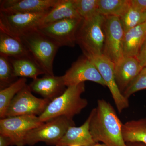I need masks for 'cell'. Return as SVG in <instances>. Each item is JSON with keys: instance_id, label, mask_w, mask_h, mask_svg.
Here are the masks:
<instances>
[{"instance_id": "6da1fadb", "label": "cell", "mask_w": 146, "mask_h": 146, "mask_svg": "<svg viewBox=\"0 0 146 146\" xmlns=\"http://www.w3.org/2000/svg\"><path fill=\"white\" fill-rule=\"evenodd\" d=\"M90 133L96 143L106 146H128L123 138L121 122L114 107L104 99H99L90 113Z\"/></svg>"}, {"instance_id": "7a4b0ae2", "label": "cell", "mask_w": 146, "mask_h": 146, "mask_svg": "<svg viewBox=\"0 0 146 146\" xmlns=\"http://www.w3.org/2000/svg\"><path fill=\"white\" fill-rule=\"evenodd\" d=\"M85 90L84 82L67 87L63 94L50 102L39 116L41 121L46 122L60 116L73 119L88 105L87 100L81 97Z\"/></svg>"}, {"instance_id": "3957f363", "label": "cell", "mask_w": 146, "mask_h": 146, "mask_svg": "<svg viewBox=\"0 0 146 146\" xmlns=\"http://www.w3.org/2000/svg\"><path fill=\"white\" fill-rule=\"evenodd\" d=\"M18 39L23 44L33 59L44 72L45 75L54 76V60L60 47L38 29L25 33Z\"/></svg>"}, {"instance_id": "277c9868", "label": "cell", "mask_w": 146, "mask_h": 146, "mask_svg": "<svg viewBox=\"0 0 146 146\" xmlns=\"http://www.w3.org/2000/svg\"><path fill=\"white\" fill-rule=\"evenodd\" d=\"M105 16L97 13L82 19L76 35V44L83 54H102L105 36L104 23Z\"/></svg>"}, {"instance_id": "5b68a950", "label": "cell", "mask_w": 146, "mask_h": 146, "mask_svg": "<svg viewBox=\"0 0 146 146\" xmlns=\"http://www.w3.org/2000/svg\"><path fill=\"white\" fill-rule=\"evenodd\" d=\"M50 10L34 13L0 11V31L18 39L25 33L40 27Z\"/></svg>"}, {"instance_id": "8992f818", "label": "cell", "mask_w": 146, "mask_h": 146, "mask_svg": "<svg viewBox=\"0 0 146 146\" xmlns=\"http://www.w3.org/2000/svg\"><path fill=\"white\" fill-rule=\"evenodd\" d=\"M72 126H75L72 118L65 116L54 118L30 131L26 137V145L33 146L43 142L48 145H56Z\"/></svg>"}, {"instance_id": "52a82bcc", "label": "cell", "mask_w": 146, "mask_h": 146, "mask_svg": "<svg viewBox=\"0 0 146 146\" xmlns=\"http://www.w3.org/2000/svg\"><path fill=\"white\" fill-rule=\"evenodd\" d=\"M43 123L35 115L6 117L0 120V134L10 138L11 146H24L28 133Z\"/></svg>"}, {"instance_id": "ba28073f", "label": "cell", "mask_w": 146, "mask_h": 146, "mask_svg": "<svg viewBox=\"0 0 146 146\" xmlns=\"http://www.w3.org/2000/svg\"><path fill=\"white\" fill-rule=\"evenodd\" d=\"M105 39L102 54L115 63L123 56V42L125 32L119 17L105 16Z\"/></svg>"}, {"instance_id": "9c48e42d", "label": "cell", "mask_w": 146, "mask_h": 146, "mask_svg": "<svg viewBox=\"0 0 146 146\" xmlns=\"http://www.w3.org/2000/svg\"><path fill=\"white\" fill-rule=\"evenodd\" d=\"M50 101L33 96L27 85L14 97L7 108L5 118L23 115H39L44 111Z\"/></svg>"}, {"instance_id": "30bf717a", "label": "cell", "mask_w": 146, "mask_h": 146, "mask_svg": "<svg viewBox=\"0 0 146 146\" xmlns=\"http://www.w3.org/2000/svg\"><path fill=\"white\" fill-rule=\"evenodd\" d=\"M91 60L99 72L109 89L118 111L121 113L129 106V100L124 96L116 83L115 64L103 54H84Z\"/></svg>"}, {"instance_id": "8fae6325", "label": "cell", "mask_w": 146, "mask_h": 146, "mask_svg": "<svg viewBox=\"0 0 146 146\" xmlns=\"http://www.w3.org/2000/svg\"><path fill=\"white\" fill-rule=\"evenodd\" d=\"M82 19L61 20L42 25L38 29L59 47H74L76 44L77 33Z\"/></svg>"}, {"instance_id": "7c38bea8", "label": "cell", "mask_w": 146, "mask_h": 146, "mask_svg": "<svg viewBox=\"0 0 146 146\" xmlns=\"http://www.w3.org/2000/svg\"><path fill=\"white\" fill-rule=\"evenodd\" d=\"M63 77L67 87L77 85L86 81L93 82L103 86H106L96 68L84 54L73 63Z\"/></svg>"}, {"instance_id": "4fadbf2b", "label": "cell", "mask_w": 146, "mask_h": 146, "mask_svg": "<svg viewBox=\"0 0 146 146\" xmlns=\"http://www.w3.org/2000/svg\"><path fill=\"white\" fill-rule=\"evenodd\" d=\"M58 0H3L0 11L7 13H34L50 10Z\"/></svg>"}, {"instance_id": "5bb4252c", "label": "cell", "mask_w": 146, "mask_h": 146, "mask_svg": "<svg viewBox=\"0 0 146 146\" xmlns=\"http://www.w3.org/2000/svg\"><path fill=\"white\" fill-rule=\"evenodd\" d=\"M143 68L137 58L132 56H123L115 63V80L122 94Z\"/></svg>"}, {"instance_id": "9a60e30c", "label": "cell", "mask_w": 146, "mask_h": 146, "mask_svg": "<svg viewBox=\"0 0 146 146\" xmlns=\"http://www.w3.org/2000/svg\"><path fill=\"white\" fill-rule=\"evenodd\" d=\"M29 86L32 91L50 101L60 96L66 89L63 76L45 75L41 78L33 80Z\"/></svg>"}, {"instance_id": "2e32d148", "label": "cell", "mask_w": 146, "mask_h": 146, "mask_svg": "<svg viewBox=\"0 0 146 146\" xmlns=\"http://www.w3.org/2000/svg\"><path fill=\"white\" fill-rule=\"evenodd\" d=\"M91 119L90 114L84 123L80 126H72L69 127L57 145L92 146L96 144L90 133L89 126Z\"/></svg>"}, {"instance_id": "e0dca14e", "label": "cell", "mask_w": 146, "mask_h": 146, "mask_svg": "<svg viewBox=\"0 0 146 146\" xmlns=\"http://www.w3.org/2000/svg\"><path fill=\"white\" fill-rule=\"evenodd\" d=\"M146 38V22L125 32L123 42V56L136 57Z\"/></svg>"}, {"instance_id": "ac0fdd59", "label": "cell", "mask_w": 146, "mask_h": 146, "mask_svg": "<svg viewBox=\"0 0 146 146\" xmlns=\"http://www.w3.org/2000/svg\"><path fill=\"white\" fill-rule=\"evenodd\" d=\"M80 18H82L77 11L74 0H58L44 18L42 26L65 19Z\"/></svg>"}, {"instance_id": "d6986e66", "label": "cell", "mask_w": 146, "mask_h": 146, "mask_svg": "<svg viewBox=\"0 0 146 146\" xmlns=\"http://www.w3.org/2000/svg\"><path fill=\"white\" fill-rule=\"evenodd\" d=\"M8 58L16 78H29L34 80L40 75L45 74L44 72L31 57Z\"/></svg>"}, {"instance_id": "ffe728a7", "label": "cell", "mask_w": 146, "mask_h": 146, "mask_svg": "<svg viewBox=\"0 0 146 146\" xmlns=\"http://www.w3.org/2000/svg\"><path fill=\"white\" fill-rule=\"evenodd\" d=\"M0 55L11 58L31 57L26 48L20 39L1 31Z\"/></svg>"}, {"instance_id": "44dd1931", "label": "cell", "mask_w": 146, "mask_h": 146, "mask_svg": "<svg viewBox=\"0 0 146 146\" xmlns=\"http://www.w3.org/2000/svg\"><path fill=\"white\" fill-rule=\"evenodd\" d=\"M122 133L126 143H140L146 145V118L123 124Z\"/></svg>"}, {"instance_id": "7402d4cb", "label": "cell", "mask_w": 146, "mask_h": 146, "mask_svg": "<svg viewBox=\"0 0 146 146\" xmlns=\"http://www.w3.org/2000/svg\"><path fill=\"white\" fill-rule=\"evenodd\" d=\"M98 13L105 16H122L131 6L130 0H98Z\"/></svg>"}, {"instance_id": "603a6c76", "label": "cell", "mask_w": 146, "mask_h": 146, "mask_svg": "<svg viewBox=\"0 0 146 146\" xmlns=\"http://www.w3.org/2000/svg\"><path fill=\"white\" fill-rule=\"evenodd\" d=\"M26 78L17 80L9 86L0 90V117L5 118L6 113L11 102L16 94L27 85Z\"/></svg>"}, {"instance_id": "cb8c5ba5", "label": "cell", "mask_w": 146, "mask_h": 146, "mask_svg": "<svg viewBox=\"0 0 146 146\" xmlns=\"http://www.w3.org/2000/svg\"><path fill=\"white\" fill-rule=\"evenodd\" d=\"M120 18L125 32L146 22V12H143L131 6Z\"/></svg>"}, {"instance_id": "d4e9b609", "label": "cell", "mask_w": 146, "mask_h": 146, "mask_svg": "<svg viewBox=\"0 0 146 146\" xmlns=\"http://www.w3.org/2000/svg\"><path fill=\"white\" fill-rule=\"evenodd\" d=\"M16 78L8 58L0 55V89L9 86L16 81Z\"/></svg>"}, {"instance_id": "484cf974", "label": "cell", "mask_w": 146, "mask_h": 146, "mask_svg": "<svg viewBox=\"0 0 146 146\" xmlns=\"http://www.w3.org/2000/svg\"><path fill=\"white\" fill-rule=\"evenodd\" d=\"M79 16L83 19L91 18L98 13V0H74Z\"/></svg>"}, {"instance_id": "4316f807", "label": "cell", "mask_w": 146, "mask_h": 146, "mask_svg": "<svg viewBox=\"0 0 146 146\" xmlns=\"http://www.w3.org/2000/svg\"><path fill=\"white\" fill-rule=\"evenodd\" d=\"M146 89V68H143L136 78L123 92L124 96L128 99L133 94Z\"/></svg>"}, {"instance_id": "83f0119b", "label": "cell", "mask_w": 146, "mask_h": 146, "mask_svg": "<svg viewBox=\"0 0 146 146\" xmlns=\"http://www.w3.org/2000/svg\"><path fill=\"white\" fill-rule=\"evenodd\" d=\"M135 57L143 68H146V38Z\"/></svg>"}, {"instance_id": "f1b7e54d", "label": "cell", "mask_w": 146, "mask_h": 146, "mask_svg": "<svg viewBox=\"0 0 146 146\" xmlns=\"http://www.w3.org/2000/svg\"><path fill=\"white\" fill-rule=\"evenodd\" d=\"M130 3L133 8L146 12V0H130Z\"/></svg>"}, {"instance_id": "f546056e", "label": "cell", "mask_w": 146, "mask_h": 146, "mask_svg": "<svg viewBox=\"0 0 146 146\" xmlns=\"http://www.w3.org/2000/svg\"><path fill=\"white\" fill-rule=\"evenodd\" d=\"M11 145L10 138L7 136L0 134V146H9Z\"/></svg>"}, {"instance_id": "4dcf8cb0", "label": "cell", "mask_w": 146, "mask_h": 146, "mask_svg": "<svg viewBox=\"0 0 146 146\" xmlns=\"http://www.w3.org/2000/svg\"><path fill=\"white\" fill-rule=\"evenodd\" d=\"M128 146H146V145L140 143H128Z\"/></svg>"}, {"instance_id": "1f68e13d", "label": "cell", "mask_w": 146, "mask_h": 146, "mask_svg": "<svg viewBox=\"0 0 146 146\" xmlns=\"http://www.w3.org/2000/svg\"><path fill=\"white\" fill-rule=\"evenodd\" d=\"M106 146L104 144H100L99 143H97L95 144L94 146Z\"/></svg>"}, {"instance_id": "d6a6232c", "label": "cell", "mask_w": 146, "mask_h": 146, "mask_svg": "<svg viewBox=\"0 0 146 146\" xmlns=\"http://www.w3.org/2000/svg\"><path fill=\"white\" fill-rule=\"evenodd\" d=\"M56 146H79L77 145H56Z\"/></svg>"}]
</instances>
